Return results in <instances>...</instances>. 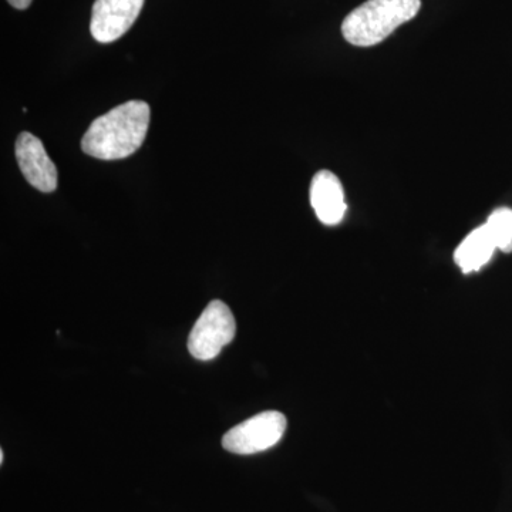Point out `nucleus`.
Returning a JSON list of instances; mask_svg holds the SVG:
<instances>
[{
  "label": "nucleus",
  "instance_id": "1",
  "mask_svg": "<svg viewBox=\"0 0 512 512\" xmlns=\"http://www.w3.org/2000/svg\"><path fill=\"white\" fill-rule=\"evenodd\" d=\"M150 116L146 101H126L90 124L83 136L82 150L97 160L130 157L146 140Z\"/></svg>",
  "mask_w": 512,
  "mask_h": 512
},
{
  "label": "nucleus",
  "instance_id": "2",
  "mask_svg": "<svg viewBox=\"0 0 512 512\" xmlns=\"http://www.w3.org/2000/svg\"><path fill=\"white\" fill-rule=\"evenodd\" d=\"M420 8L421 0H367L343 20L342 35L353 46L379 45L416 18Z\"/></svg>",
  "mask_w": 512,
  "mask_h": 512
},
{
  "label": "nucleus",
  "instance_id": "3",
  "mask_svg": "<svg viewBox=\"0 0 512 512\" xmlns=\"http://www.w3.org/2000/svg\"><path fill=\"white\" fill-rule=\"evenodd\" d=\"M237 335V322L227 303L212 301L205 308L188 338V350L195 359H215Z\"/></svg>",
  "mask_w": 512,
  "mask_h": 512
},
{
  "label": "nucleus",
  "instance_id": "4",
  "mask_svg": "<svg viewBox=\"0 0 512 512\" xmlns=\"http://www.w3.org/2000/svg\"><path fill=\"white\" fill-rule=\"evenodd\" d=\"M286 417L279 412L256 414L228 431L222 447L229 453L249 456L276 446L284 437Z\"/></svg>",
  "mask_w": 512,
  "mask_h": 512
},
{
  "label": "nucleus",
  "instance_id": "5",
  "mask_svg": "<svg viewBox=\"0 0 512 512\" xmlns=\"http://www.w3.org/2000/svg\"><path fill=\"white\" fill-rule=\"evenodd\" d=\"M144 0H96L93 5L90 32L99 43H113L126 35L134 25Z\"/></svg>",
  "mask_w": 512,
  "mask_h": 512
},
{
  "label": "nucleus",
  "instance_id": "6",
  "mask_svg": "<svg viewBox=\"0 0 512 512\" xmlns=\"http://www.w3.org/2000/svg\"><path fill=\"white\" fill-rule=\"evenodd\" d=\"M15 153L20 171L32 187L42 192L56 190L57 168L39 138L30 133L20 134Z\"/></svg>",
  "mask_w": 512,
  "mask_h": 512
},
{
  "label": "nucleus",
  "instance_id": "7",
  "mask_svg": "<svg viewBox=\"0 0 512 512\" xmlns=\"http://www.w3.org/2000/svg\"><path fill=\"white\" fill-rule=\"evenodd\" d=\"M311 204L316 217L322 224L339 225L346 214L345 190L335 174L328 170L319 171L311 184Z\"/></svg>",
  "mask_w": 512,
  "mask_h": 512
},
{
  "label": "nucleus",
  "instance_id": "8",
  "mask_svg": "<svg viewBox=\"0 0 512 512\" xmlns=\"http://www.w3.org/2000/svg\"><path fill=\"white\" fill-rule=\"evenodd\" d=\"M495 251H497V245L484 224L470 232L458 245L454 252V261L464 274H470V272L480 271L487 265Z\"/></svg>",
  "mask_w": 512,
  "mask_h": 512
},
{
  "label": "nucleus",
  "instance_id": "9",
  "mask_svg": "<svg viewBox=\"0 0 512 512\" xmlns=\"http://www.w3.org/2000/svg\"><path fill=\"white\" fill-rule=\"evenodd\" d=\"M485 227L490 231L497 249L510 254L512 252V210L498 208L488 217Z\"/></svg>",
  "mask_w": 512,
  "mask_h": 512
},
{
  "label": "nucleus",
  "instance_id": "10",
  "mask_svg": "<svg viewBox=\"0 0 512 512\" xmlns=\"http://www.w3.org/2000/svg\"><path fill=\"white\" fill-rule=\"evenodd\" d=\"M8 2L15 9L25 10L28 9L30 5H32L33 0H8Z\"/></svg>",
  "mask_w": 512,
  "mask_h": 512
},
{
  "label": "nucleus",
  "instance_id": "11",
  "mask_svg": "<svg viewBox=\"0 0 512 512\" xmlns=\"http://www.w3.org/2000/svg\"><path fill=\"white\" fill-rule=\"evenodd\" d=\"M3 460H5V454H3V451H0V463H3Z\"/></svg>",
  "mask_w": 512,
  "mask_h": 512
}]
</instances>
